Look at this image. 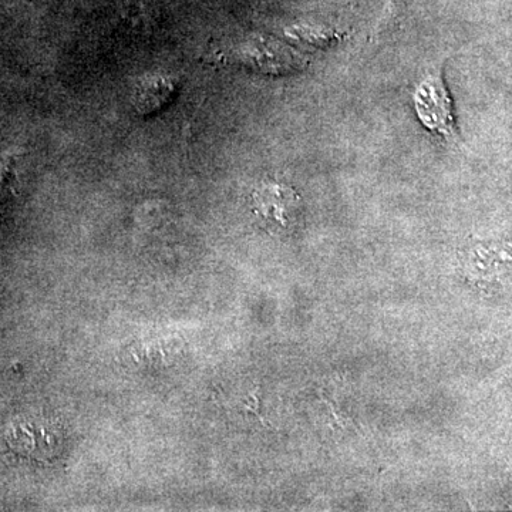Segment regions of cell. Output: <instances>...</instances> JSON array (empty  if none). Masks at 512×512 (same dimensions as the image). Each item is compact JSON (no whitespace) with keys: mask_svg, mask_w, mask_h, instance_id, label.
<instances>
[{"mask_svg":"<svg viewBox=\"0 0 512 512\" xmlns=\"http://www.w3.org/2000/svg\"><path fill=\"white\" fill-rule=\"evenodd\" d=\"M252 208L266 228L289 232L299 220L301 201L288 185L265 181L252 194Z\"/></svg>","mask_w":512,"mask_h":512,"instance_id":"obj_1","label":"cell"},{"mask_svg":"<svg viewBox=\"0 0 512 512\" xmlns=\"http://www.w3.org/2000/svg\"><path fill=\"white\" fill-rule=\"evenodd\" d=\"M404 0H392L393 8H396V6L402 5Z\"/></svg>","mask_w":512,"mask_h":512,"instance_id":"obj_4","label":"cell"},{"mask_svg":"<svg viewBox=\"0 0 512 512\" xmlns=\"http://www.w3.org/2000/svg\"><path fill=\"white\" fill-rule=\"evenodd\" d=\"M8 444L16 454L33 460H46L59 444V436L39 421H22L9 431Z\"/></svg>","mask_w":512,"mask_h":512,"instance_id":"obj_3","label":"cell"},{"mask_svg":"<svg viewBox=\"0 0 512 512\" xmlns=\"http://www.w3.org/2000/svg\"><path fill=\"white\" fill-rule=\"evenodd\" d=\"M417 113L423 123L441 137L454 134L453 109L440 74H431L417 89Z\"/></svg>","mask_w":512,"mask_h":512,"instance_id":"obj_2","label":"cell"}]
</instances>
